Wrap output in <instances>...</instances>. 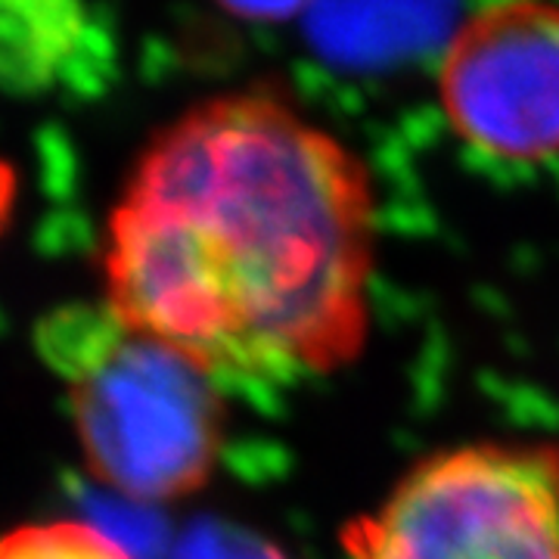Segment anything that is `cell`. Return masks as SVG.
Instances as JSON below:
<instances>
[{"mask_svg":"<svg viewBox=\"0 0 559 559\" xmlns=\"http://www.w3.org/2000/svg\"><path fill=\"white\" fill-rule=\"evenodd\" d=\"M377 193L352 146L267 91L190 106L109 218V314L218 385L326 377L364 352Z\"/></svg>","mask_w":559,"mask_h":559,"instance_id":"6da1fadb","label":"cell"},{"mask_svg":"<svg viewBox=\"0 0 559 559\" xmlns=\"http://www.w3.org/2000/svg\"><path fill=\"white\" fill-rule=\"evenodd\" d=\"M40 345L69 382L81 451L106 488L171 503L212 479L227 414L221 385L197 360L109 311H66L44 326Z\"/></svg>","mask_w":559,"mask_h":559,"instance_id":"7a4b0ae2","label":"cell"},{"mask_svg":"<svg viewBox=\"0 0 559 559\" xmlns=\"http://www.w3.org/2000/svg\"><path fill=\"white\" fill-rule=\"evenodd\" d=\"M340 559H559V448L476 441L417 460L342 525Z\"/></svg>","mask_w":559,"mask_h":559,"instance_id":"3957f363","label":"cell"},{"mask_svg":"<svg viewBox=\"0 0 559 559\" xmlns=\"http://www.w3.org/2000/svg\"><path fill=\"white\" fill-rule=\"evenodd\" d=\"M439 103L451 131L488 159H559V7L488 3L441 50Z\"/></svg>","mask_w":559,"mask_h":559,"instance_id":"277c9868","label":"cell"},{"mask_svg":"<svg viewBox=\"0 0 559 559\" xmlns=\"http://www.w3.org/2000/svg\"><path fill=\"white\" fill-rule=\"evenodd\" d=\"M0 559H134L112 535L87 522L22 525L0 538Z\"/></svg>","mask_w":559,"mask_h":559,"instance_id":"5b68a950","label":"cell"}]
</instances>
